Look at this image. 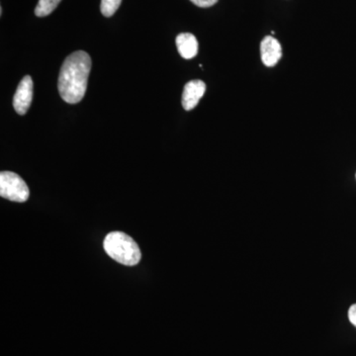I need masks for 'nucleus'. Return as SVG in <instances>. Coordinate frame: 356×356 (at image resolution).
<instances>
[{"label":"nucleus","mask_w":356,"mask_h":356,"mask_svg":"<svg viewBox=\"0 0 356 356\" xmlns=\"http://www.w3.org/2000/svg\"><path fill=\"white\" fill-rule=\"evenodd\" d=\"M90 70L91 58L86 51H74L65 58L58 83V92L65 102L76 104L83 99Z\"/></svg>","instance_id":"f257e3e1"},{"label":"nucleus","mask_w":356,"mask_h":356,"mask_svg":"<svg viewBox=\"0 0 356 356\" xmlns=\"http://www.w3.org/2000/svg\"><path fill=\"white\" fill-rule=\"evenodd\" d=\"M104 250L111 259L124 266H136L142 259L139 245L122 232H112L106 236Z\"/></svg>","instance_id":"f03ea898"},{"label":"nucleus","mask_w":356,"mask_h":356,"mask_svg":"<svg viewBox=\"0 0 356 356\" xmlns=\"http://www.w3.org/2000/svg\"><path fill=\"white\" fill-rule=\"evenodd\" d=\"M0 196L14 202L23 203L29 199L30 191L22 177L17 173H0Z\"/></svg>","instance_id":"7ed1b4c3"},{"label":"nucleus","mask_w":356,"mask_h":356,"mask_svg":"<svg viewBox=\"0 0 356 356\" xmlns=\"http://www.w3.org/2000/svg\"><path fill=\"white\" fill-rule=\"evenodd\" d=\"M33 99V81L31 76H26L20 81L13 98V106L19 115H25L31 106Z\"/></svg>","instance_id":"20e7f679"},{"label":"nucleus","mask_w":356,"mask_h":356,"mask_svg":"<svg viewBox=\"0 0 356 356\" xmlns=\"http://www.w3.org/2000/svg\"><path fill=\"white\" fill-rule=\"evenodd\" d=\"M206 91V84L200 79L189 81L185 84L182 93V106L186 111L195 108Z\"/></svg>","instance_id":"39448f33"},{"label":"nucleus","mask_w":356,"mask_h":356,"mask_svg":"<svg viewBox=\"0 0 356 356\" xmlns=\"http://www.w3.org/2000/svg\"><path fill=\"white\" fill-rule=\"evenodd\" d=\"M261 55L262 63L266 67H271L277 65L282 58V48L280 42L273 37H266L261 44Z\"/></svg>","instance_id":"423d86ee"},{"label":"nucleus","mask_w":356,"mask_h":356,"mask_svg":"<svg viewBox=\"0 0 356 356\" xmlns=\"http://www.w3.org/2000/svg\"><path fill=\"white\" fill-rule=\"evenodd\" d=\"M178 53L182 58L191 60L196 57L198 53V42L196 37L191 33H181L177 37Z\"/></svg>","instance_id":"0eeeda50"},{"label":"nucleus","mask_w":356,"mask_h":356,"mask_svg":"<svg viewBox=\"0 0 356 356\" xmlns=\"http://www.w3.org/2000/svg\"><path fill=\"white\" fill-rule=\"evenodd\" d=\"M62 0H39L36 8H35V14L38 17H44V16L50 15Z\"/></svg>","instance_id":"6e6552de"},{"label":"nucleus","mask_w":356,"mask_h":356,"mask_svg":"<svg viewBox=\"0 0 356 356\" xmlns=\"http://www.w3.org/2000/svg\"><path fill=\"white\" fill-rule=\"evenodd\" d=\"M122 0H102V13L105 17H111L118 10L121 6Z\"/></svg>","instance_id":"1a4fd4ad"},{"label":"nucleus","mask_w":356,"mask_h":356,"mask_svg":"<svg viewBox=\"0 0 356 356\" xmlns=\"http://www.w3.org/2000/svg\"><path fill=\"white\" fill-rule=\"evenodd\" d=\"M191 1L192 3L195 4L196 6L207 8V7L215 6L218 0H191Z\"/></svg>","instance_id":"9d476101"},{"label":"nucleus","mask_w":356,"mask_h":356,"mask_svg":"<svg viewBox=\"0 0 356 356\" xmlns=\"http://www.w3.org/2000/svg\"><path fill=\"white\" fill-rule=\"evenodd\" d=\"M348 318H350L351 324L356 327V304L351 306L348 310Z\"/></svg>","instance_id":"9b49d317"},{"label":"nucleus","mask_w":356,"mask_h":356,"mask_svg":"<svg viewBox=\"0 0 356 356\" xmlns=\"http://www.w3.org/2000/svg\"><path fill=\"white\" fill-rule=\"evenodd\" d=\"M355 177H356V175H355Z\"/></svg>","instance_id":"f8f14e48"}]
</instances>
